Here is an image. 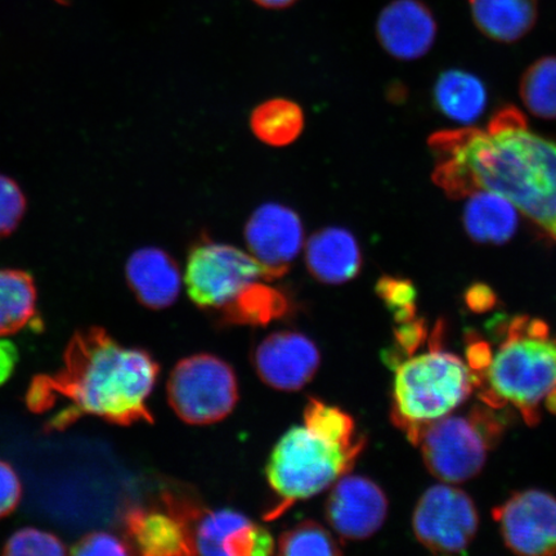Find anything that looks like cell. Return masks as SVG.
I'll return each mask as SVG.
<instances>
[{
    "instance_id": "1",
    "label": "cell",
    "mask_w": 556,
    "mask_h": 556,
    "mask_svg": "<svg viewBox=\"0 0 556 556\" xmlns=\"http://www.w3.org/2000/svg\"><path fill=\"white\" fill-rule=\"evenodd\" d=\"M159 374L150 353L121 345L106 330H83L68 343L61 370L33 381L27 405L34 413H46L59 401L66 402L50 420L55 430L87 415L123 427L152 424L148 400Z\"/></svg>"
},
{
    "instance_id": "2",
    "label": "cell",
    "mask_w": 556,
    "mask_h": 556,
    "mask_svg": "<svg viewBox=\"0 0 556 556\" xmlns=\"http://www.w3.org/2000/svg\"><path fill=\"white\" fill-rule=\"evenodd\" d=\"M479 189L509 200L556 241V143L527 129L477 130L460 154Z\"/></svg>"
},
{
    "instance_id": "3",
    "label": "cell",
    "mask_w": 556,
    "mask_h": 556,
    "mask_svg": "<svg viewBox=\"0 0 556 556\" xmlns=\"http://www.w3.org/2000/svg\"><path fill=\"white\" fill-rule=\"evenodd\" d=\"M471 375L486 406L516 407L530 426L540 421L542 406L556 415V336L542 319L514 317L497 350L491 346L489 364Z\"/></svg>"
},
{
    "instance_id": "4",
    "label": "cell",
    "mask_w": 556,
    "mask_h": 556,
    "mask_svg": "<svg viewBox=\"0 0 556 556\" xmlns=\"http://www.w3.org/2000/svg\"><path fill=\"white\" fill-rule=\"evenodd\" d=\"M440 325L427 353L395 366L392 420L409 442L422 427L450 415L475 391L470 368L440 348Z\"/></svg>"
},
{
    "instance_id": "5",
    "label": "cell",
    "mask_w": 556,
    "mask_h": 556,
    "mask_svg": "<svg viewBox=\"0 0 556 556\" xmlns=\"http://www.w3.org/2000/svg\"><path fill=\"white\" fill-rule=\"evenodd\" d=\"M365 446L366 441L354 444L333 441L305 424L291 428L268 458V484L278 502L266 519H276L295 503L328 490L351 471Z\"/></svg>"
},
{
    "instance_id": "6",
    "label": "cell",
    "mask_w": 556,
    "mask_h": 556,
    "mask_svg": "<svg viewBox=\"0 0 556 556\" xmlns=\"http://www.w3.org/2000/svg\"><path fill=\"white\" fill-rule=\"evenodd\" d=\"M495 408L476 406L468 415L441 417L422 427L412 443L421 450L432 475L446 483H463L482 471L489 452L504 433Z\"/></svg>"
},
{
    "instance_id": "7",
    "label": "cell",
    "mask_w": 556,
    "mask_h": 556,
    "mask_svg": "<svg viewBox=\"0 0 556 556\" xmlns=\"http://www.w3.org/2000/svg\"><path fill=\"white\" fill-rule=\"evenodd\" d=\"M162 497L164 509L182 525L192 555L266 556L275 552V541L266 528L239 511L207 509L180 485H169Z\"/></svg>"
},
{
    "instance_id": "8",
    "label": "cell",
    "mask_w": 556,
    "mask_h": 556,
    "mask_svg": "<svg viewBox=\"0 0 556 556\" xmlns=\"http://www.w3.org/2000/svg\"><path fill=\"white\" fill-rule=\"evenodd\" d=\"M169 405L190 426H211L226 419L239 401L233 368L213 354L187 357L173 368L168 380Z\"/></svg>"
},
{
    "instance_id": "9",
    "label": "cell",
    "mask_w": 556,
    "mask_h": 556,
    "mask_svg": "<svg viewBox=\"0 0 556 556\" xmlns=\"http://www.w3.org/2000/svg\"><path fill=\"white\" fill-rule=\"evenodd\" d=\"M260 278L262 268L252 254L227 243L201 241L187 260V293L201 309L224 313Z\"/></svg>"
},
{
    "instance_id": "10",
    "label": "cell",
    "mask_w": 556,
    "mask_h": 556,
    "mask_svg": "<svg viewBox=\"0 0 556 556\" xmlns=\"http://www.w3.org/2000/svg\"><path fill=\"white\" fill-rule=\"evenodd\" d=\"M478 526L477 507L468 493L447 484L434 485L424 493L414 511L415 536L433 553L467 551Z\"/></svg>"
},
{
    "instance_id": "11",
    "label": "cell",
    "mask_w": 556,
    "mask_h": 556,
    "mask_svg": "<svg viewBox=\"0 0 556 556\" xmlns=\"http://www.w3.org/2000/svg\"><path fill=\"white\" fill-rule=\"evenodd\" d=\"M507 547L519 555L556 554V498L528 490L513 495L493 510Z\"/></svg>"
},
{
    "instance_id": "12",
    "label": "cell",
    "mask_w": 556,
    "mask_h": 556,
    "mask_svg": "<svg viewBox=\"0 0 556 556\" xmlns=\"http://www.w3.org/2000/svg\"><path fill=\"white\" fill-rule=\"evenodd\" d=\"M245 240L262 268L263 280L273 281L287 275L301 253L304 228L290 207L266 204L256 208L248 220Z\"/></svg>"
},
{
    "instance_id": "13",
    "label": "cell",
    "mask_w": 556,
    "mask_h": 556,
    "mask_svg": "<svg viewBox=\"0 0 556 556\" xmlns=\"http://www.w3.org/2000/svg\"><path fill=\"white\" fill-rule=\"evenodd\" d=\"M321 354L301 332L278 331L264 338L253 353L256 374L268 387L281 392L301 391L315 377Z\"/></svg>"
},
{
    "instance_id": "14",
    "label": "cell",
    "mask_w": 556,
    "mask_h": 556,
    "mask_svg": "<svg viewBox=\"0 0 556 556\" xmlns=\"http://www.w3.org/2000/svg\"><path fill=\"white\" fill-rule=\"evenodd\" d=\"M326 519L340 538L365 540L377 533L387 519L388 498L371 479L340 477L325 506Z\"/></svg>"
},
{
    "instance_id": "15",
    "label": "cell",
    "mask_w": 556,
    "mask_h": 556,
    "mask_svg": "<svg viewBox=\"0 0 556 556\" xmlns=\"http://www.w3.org/2000/svg\"><path fill=\"white\" fill-rule=\"evenodd\" d=\"M438 26L432 11L421 0H393L380 12L377 37L394 59L412 61L433 47Z\"/></svg>"
},
{
    "instance_id": "16",
    "label": "cell",
    "mask_w": 556,
    "mask_h": 556,
    "mask_svg": "<svg viewBox=\"0 0 556 556\" xmlns=\"http://www.w3.org/2000/svg\"><path fill=\"white\" fill-rule=\"evenodd\" d=\"M127 282L143 307L160 311L170 307L180 293L178 264L157 248H144L130 255L125 268Z\"/></svg>"
},
{
    "instance_id": "17",
    "label": "cell",
    "mask_w": 556,
    "mask_h": 556,
    "mask_svg": "<svg viewBox=\"0 0 556 556\" xmlns=\"http://www.w3.org/2000/svg\"><path fill=\"white\" fill-rule=\"evenodd\" d=\"M305 263L317 281L340 285L359 275L363 254L350 231L329 227L312 235L305 248Z\"/></svg>"
},
{
    "instance_id": "18",
    "label": "cell",
    "mask_w": 556,
    "mask_h": 556,
    "mask_svg": "<svg viewBox=\"0 0 556 556\" xmlns=\"http://www.w3.org/2000/svg\"><path fill=\"white\" fill-rule=\"evenodd\" d=\"M124 528L139 554L192 555L182 525L170 513L135 506L124 514Z\"/></svg>"
},
{
    "instance_id": "19",
    "label": "cell",
    "mask_w": 556,
    "mask_h": 556,
    "mask_svg": "<svg viewBox=\"0 0 556 556\" xmlns=\"http://www.w3.org/2000/svg\"><path fill=\"white\" fill-rule=\"evenodd\" d=\"M478 30L498 43H516L539 18V0H469Z\"/></svg>"
},
{
    "instance_id": "20",
    "label": "cell",
    "mask_w": 556,
    "mask_h": 556,
    "mask_svg": "<svg viewBox=\"0 0 556 556\" xmlns=\"http://www.w3.org/2000/svg\"><path fill=\"white\" fill-rule=\"evenodd\" d=\"M464 212V226L471 240L503 245L517 231L518 215L509 200L491 191L475 192Z\"/></svg>"
},
{
    "instance_id": "21",
    "label": "cell",
    "mask_w": 556,
    "mask_h": 556,
    "mask_svg": "<svg viewBox=\"0 0 556 556\" xmlns=\"http://www.w3.org/2000/svg\"><path fill=\"white\" fill-rule=\"evenodd\" d=\"M438 111L457 123H475L486 104L483 83L462 70H448L438 76L433 89Z\"/></svg>"
},
{
    "instance_id": "22",
    "label": "cell",
    "mask_w": 556,
    "mask_h": 556,
    "mask_svg": "<svg viewBox=\"0 0 556 556\" xmlns=\"http://www.w3.org/2000/svg\"><path fill=\"white\" fill-rule=\"evenodd\" d=\"M37 309L33 277L18 269H0V337L31 323Z\"/></svg>"
},
{
    "instance_id": "23",
    "label": "cell",
    "mask_w": 556,
    "mask_h": 556,
    "mask_svg": "<svg viewBox=\"0 0 556 556\" xmlns=\"http://www.w3.org/2000/svg\"><path fill=\"white\" fill-rule=\"evenodd\" d=\"M254 135L269 146H288L301 136L304 114L301 106L285 99L269 100L260 104L250 117Z\"/></svg>"
},
{
    "instance_id": "24",
    "label": "cell",
    "mask_w": 556,
    "mask_h": 556,
    "mask_svg": "<svg viewBox=\"0 0 556 556\" xmlns=\"http://www.w3.org/2000/svg\"><path fill=\"white\" fill-rule=\"evenodd\" d=\"M288 309V298L281 291L255 282L222 315L228 324L264 325L282 317Z\"/></svg>"
},
{
    "instance_id": "25",
    "label": "cell",
    "mask_w": 556,
    "mask_h": 556,
    "mask_svg": "<svg viewBox=\"0 0 556 556\" xmlns=\"http://www.w3.org/2000/svg\"><path fill=\"white\" fill-rule=\"evenodd\" d=\"M520 97L533 115L556 117V58L540 59L521 76Z\"/></svg>"
},
{
    "instance_id": "26",
    "label": "cell",
    "mask_w": 556,
    "mask_h": 556,
    "mask_svg": "<svg viewBox=\"0 0 556 556\" xmlns=\"http://www.w3.org/2000/svg\"><path fill=\"white\" fill-rule=\"evenodd\" d=\"M278 552L287 556H332L342 554V545L329 530L315 520H304L278 540Z\"/></svg>"
},
{
    "instance_id": "27",
    "label": "cell",
    "mask_w": 556,
    "mask_h": 556,
    "mask_svg": "<svg viewBox=\"0 0 556 556\" xmlns=\"http://www.w3.org/2000/svg\"><path fill=\"white\" fill-rule=\"evenodd\" d=\"M304 424L340 443L354 444L365 441L364 437L357 435L356 426L350 415L321 400H308L304 408Z\"/></svg>"
},
{
    "instance_id": "28",
    "label": "cell",
    "mask_w": 556,
    "mask_h": 556,
    "mask_svg": "<svg viewBox=\"0 0 556 556\" xmlns=\"http://www.w3.org/2000/svg\"><path fill=\"white\" fill-rule=\"evenodd\" d=\"M377 293L392 311L395 323H407L416 317L417 291L412 280L382 276L377 283Z\"/></svg>"
},
{
    "instance_id": "29",
    "label": "cell",
    "mask_w": 556,
    "mask_h": 556,
    "mask_svg": "<svg viewBox=\"0 0 556 556\" xmlns=\"http://www.w3.org/2000/svg\"><path fill=\"white\" fill-rule=\"evenodd\" d=\"M437 186L451 199H463L481 190L469 166L458 157L440 160L433 173Z\"/></svg>"
},
{
    "instance_id": "30",
    "label": "cell",
    "mask_w": 556,
    "mask_h": 556,
    "mask_svg": "<svg viewBox=\"0 0 556 556\" xmlns=\"http://www.w3.org/2000/svg\"><path fill=\"white\" fill-rule=\"evenodd\" d=\"M3 554L52 556L66 554V548L62 541L50 532L24 528L7 541Z\"/></svg>"
},
{
    "instance_id": "31",
    "label": "cell",
    "mask_w": 556,
    "mask_h": 556,
    "mask_svg": "<svg viewBox=\"0 0 556 556\" xmlns=\"http://www.w3.org/2000/svg\"><path fill=\"white\" fill-rule=\"evenodd\" d=\"M26 198L15 180L0 174V238L15 232L26 212Z\"/></svg>"
},
{
    "instance_id": "32",
    "label": "cell",
    "mask_w": 556,
    "mask_h": 556,
    "mask_svg": "<svg viewBox=\"0 0 556 556\" xmlns=\"http://www.w3.org/2000/svg\"><path fill=\"white\" fill-rule=\"evenodd\" d=\"M476 128H462L455 130H442L429 138V148L433 155L440 160L455 157L467 148L471 138L477 134Z\"/></svg>"
},
{
    "instance_id": "33",
    "label": "cell",
    "mask_w": 556,
    "mask_h": 556,
    "mask_svg": "<svg viewBox=\"0 0 556 556\" xmlns=\"http://www.w3.org/2000/svg\"><path fill=\"white\" fill-rule=\"evenodd\" d=\"M74 555H129V545L106 532H96L83 538L73 547Z\"/></svg>"
},
{
    "instance_id": "34",
    "label": "cell",
    "mask_w": 556,
    "mask_h": 556,
    "mask_svg": "<svg viewBox=\"0 0 556 556\" xmlns=\"http://www.w3.org/2000/svg\"><path fill=\"white\" fill-rule=\"evenodd\" d=\"M399 325V328L394 331L395 342H397V351H395L397 357L392 359L393 366L400 363L401 357H412L427 338L426 321L421 318L415 317Z\"/></svg>"
},
{
    "instance_id": "35",
    "label": "cell",
    "mask_w": 556,
    "mask_h": 556,
    "mask_svg": "<svg viewBox=\"0 0 556 556\" xmlns=\"http://www.w3.org/2000/svg\"><path fill=\"white\" fill-rule=\"evenodd\" d=\"M23 486L17 472L9 464L0 460V518L10 516L16 509Z\"/></svg>"
},
{
    "instance_id": "36",
    "label": "cell",
    "mask_w": 556,
    "mask_h": 556,
    "mask_svg": "<svg viewBox=\"0 0 556 556\" xmlns=\"http://www.w3.org/2000/svg\"><path fill=\"white\" fill-rule=\"evenodd\" d=\"M527 129V119L523 113L514 106L500 109L489 125V135L504 134V131Z\"/></svg>"
},
{
    "instance_id": "37",
    "label": "cell",
    "mask_w": 556,
    "mask_h": 556,
    "mask_svg": "<svg viewBox=\"0 0 556 556\" xmlns=\"http://www.w3.org/2000/svg\"><path fill=\"white\" fill-rule=\"evenodd\" d=\"M465 301L472 312L483 313L495 307L497 302L495 291L484 283H475L465 294Z\"/></svg>"
},
{
    "instance_id": "38",
    "label": "cell",
    "mask_w": 556,
    "mask_h": 556,
    "mask_svg": "<svg viewBox=\"0 0 556 556\" xmlns=\"http://www.w3.org/2000/svg\"><path fill=\"white\" fill-rule=\"evenodd\" d=\"M18 363V352L15 344L0 339V386L9 381Z\"/></svg>"
},
{
    "instance_id": "39",
    "label": "cell",
    "mask_w": 556,
    "mask_h": 556,
    "mask_svg": "<svg viewBox=\"0 0 556 556\" xmlns=\"http://www.w3.org/2000/svg\"><path fill=\"white\" fill-rule=\"evenodd\" d=\"M254 3L266 10H283L293 5L298 0H253Z\"/></svg>"
},
{
    "instance_id": "40",
    "label": "cell",
    "mask_w": 556,
    "mask_h": 556,
    "mask_svg": "<svg viewBox=\"0 0 556 556\" xmlns=\"http://www.w3.org/2000/svg\"><path fill=\"white\" fill-rule=\"evenodd\" d=\"M58 2H61V0H58Z\"/></svg>"
}]
</instances>
